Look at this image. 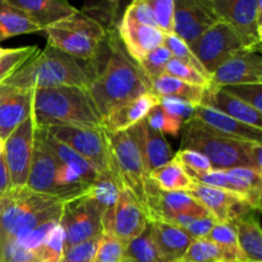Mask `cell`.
<instances>
[{"label":"cell","instance_id":"6da1fadb","mask_svg":"<svg viewBox=\"0 0 262 262\" xmlns=\"http://www.w3.org/2000/svg\"><path fill=\"white\" fill-rule=\"evenodd\" d=\"M107 49L109 55L104 68L99 74L92 76L87 89L101 120L120 105L151 92V84L137 64L130 60L118 32L110 33Z\"/></svg>","mask_w":262,"mask_h":262},{"label":"cell","instance_id":"7a4b0ae2","mask_svg":"<svg viewBox=\"0 0 262 262\" xmlns=\"http://www.w3.org/2000/svg\"><path fill=\"white\" fill-rule=\"evenodd\" d=\"M32 118L37 128H97L102 122L89 90L73 86L33 90Z\"/></svg>","mask_w":262,"mask_h":262},{"label":"cell","instance_id":"3957f363","mask_svg":"<svg viewBox=\"0 0 262 262\" xmlns=\"http://www.w3.org/2000/svg\"><path fill=\"white\" fill-rule=\"evenodd\" d=\"M91 79L90 72L77 59L46 45L4 82L12 89L26 91L60 86L89 89Z\"/></svg>","mask_w":262,"mask_h":262},{"label":"cell","instance_id":"277c9868","mask_svg":"<svg viewBox=\"0 0 262 262\" xmlns=\"http://www.w3.org/2000/svg\"><path fill=\"white\" fill-rule=\"evenodd\" d=\"M64 202L27 187L10 192L0 199V241L19 239L43 223L59 222Z\"/></svg>","mask_w":262,"mask_h":262},{"label":"cell","instance_id":"5b68a950","mask_svg":"<svg viewBox=\"0 0 262 262\" xmlns=\"http://www.w3.org/2000/svg\"><path fill=\"white\" fill-rule=\"evenodd\" d=\"M106 143L109 170L120 187L132 193L148 219L156 187L148 179L135 142L127 132H119L106 133Z\"/></svg>","mask_w":262,"mask_h":262},{"label":"cell","instance_id":"8992f818","mask_svg":"<svg viewBox=\"0 0 262 262\" xmlns=\"http://www.w3.org/2000/svg\"><path fill=\"white\" fill-rule=\"evenodd\" d=\"M181 148L202 154L211 164L212 169L228 170L233 168H250L253 142L233 140L212 132L211 129L192 118L183 125ZM261 145V143H260Z\"/></svg>","mask_w":262,"mask_h":262},{"label":"cell","instance_id":"52a82bcc","mask_svg":"<svg viewBox=\"0 0 262 262\" xmlns=\"http://www.w3.org/2000/svg\"><path fill=\"white\" fill-rule=\"evenodd\" d=\"M48 45L81 60H92L97 56L107 30L92 18L78 12L43 30Z\"/></svg>","mask_w":262,"mask_h":262},{"label":"cell","instance_id":"ba28073f","mask_svg":"<svg viewBox=\"0 0 262 262\" xmlns=\"http://www.w3.org/2000/svg\"><path fill=\"white\" fill-rule=\"evenodd\" d=\"M59 225L64 233V250L102 234L101 212L86 192L64 202Z\"/></svg>","mask_w":262,"mask_h":262},{"label":"cell","instance_id":"9c48e42d","mask_svg":"<svg viewBox=\"0 0 262 262\" xmlns=\"http://www.w3.org/2000/svg\"><path fill=\"white\" fill-rule=\"evenodd\" d=\"M189 49L209 73L210 78L215 69L233 55L241 51H250L242 37L224 20L211 26Z\"/></svg>","mask_w":262,"mask_h":262},{"label":"cell","instance_id":"30bf717a","mask_svg":"<svg viewBox=\"0 0 262 262\" xmlns=\"http://www.w3.org/2000/svg\"><path fill=\"white\" fill-rule=\"evenodd\" d=\"M220 20L232 26L250 51H260L262 41L261 0H210Z\"/></svg>","mask_w":262,"mask_h":262},{"label":"cell","instance_id":"8fae6325","mask_svg":"<svg viewBox=\"0 0 262 262\" xmlns=\"http://www.w3.org/2000/svg\"><path fill=\"white\" fill-rule=\"evenodd\" d=\"M43 129L89 161L97 173L109 170L106 133L102 127L79 128L56 125Z\"/></svg>","mask_w":262,"mask_h":262},{"label":"cell","instance_id":"7c38bea8","mask_svg":"<svg viewBox=\"0 0 262 262\" xmlns=\"http://www.w3.org/2000/svg\"><path fill=\"white\" fill-rule=\"evenodd\" d=\"M35 122L32 114L18 125L4 141V158L12 184V192L26 187L35 142Z\"/></svg>","mask_w":262,"mask_h":262},{"label":"cell","instance_id":"4fadbf2b","mask_svg":"<svg viewBox=\"0 0 262 262\" xmlns=\"http://www.w3.org/2000/svg\"><path fill=\"white\" fill-rule=\"evenodd\" d=\"M219 20L210 0H174L173 33L189 48Z\"/></svg>","mask_w":262,"mask_h":262},{"label":"cell","instance_id":"5bb4252c","mask_svg":"<svg viewBox=\"0 0 262 262\" xmlns=\"http://www.w3.org/2000/svg\"><path fill=\"white\" fill-rule=\"evenodd\" d=\"M58 166L59 163L43 142L41 130L36 128L32 158H31L30 171H28L26 187L36 193L59 197L66 201L71 200L68 199L66 192L59 187L58 182H56Z\"/></svg>","mask_w":262,"mask_h":262},{"label":"cell","instance_id":"9a60e30c","mask_svg":"<svg viewBox=\"0 0 262 262\" xmlns=\"http://www.w3.org/2000/svg\"><path fill=\"white\" fill-rule=\"evenodd\" d=\"M262 83V58L257 51H241L217 67L210 78L212 89Z\"/></svg>","mask_w":262,"mask_h":262},{"label":"cell","instance_id":"2e32d148","mask_svg":"<svg viewBox=\"0 0 262 262\" xmlns=\"http://www.w3.org/2000/svg\"><path fill=\"white\" fill-rule=\"evenodd\" d=\"M148 225V219L129 191L123 188L119 193L109 223L102 228V234L117 237L128 243L141 234Z\"/></svg>","mask_w":262,"mask_h":262},{"label":"cell","instance_id":"e0dca14e","mask_svg":"<svg viewBox=\"0 0 262 262\" xmlns=\"http://www.w3.org/2000/svg\"><path fill=\"white\" fill-rule=\"evenodd\" d=\"M188 193L196 199L217 223H232L242 216L246 210H251L242 196L224 189L193 183Z\"/></svg>","mask_w":262,"mask_h":262},{"label":"cell","instance_id":"ac0fdd59","mask_svg":"<svg viewBox=\"0 0 262 262\" xmlns=\"http://www.w3.org/2000/svg\"><path fill=\"white\" fill-rule=\"evenodd\" d=\"M127 133L133 140L140 152L141 160H142L143 168L147 176L174 158L171 147L163 133L151 128L145 119L128 129Z\"/></svg>","mask_w":262,"mask_h":262},{"label":"cell","instance_id":"d6986e66","mask_svg":"<svg viewBox=\"0 0 262 262\" xmlns=\"http://www.w3.org/2000/svg\"><path fill=\"white\" fill-rule=\"evenodd\" d=\"M193 118L217 135L233 138V140L262 145V129L243 124L214 107H210L205 104L197 105L194 107Z\"/></svg>","mask_w":262,"mask_h":262},{"label":"cell","instance_id":"ffe728a7","mask_svg":"<svg viewBox=\"0 0 262 262\" xmlns=\"http://www.w3.org/2000/svg\"><path fill=\"white\" fill-rule=\"evenodd\" d=\"M117 32L127 54L136 63L154 49L163 45L165 37V33L159 28L138 25L124 18L120 20Z\"/></svg>","mask_w":262,"mask_h":262},{"label":"cell","instance_id":"44dd1931","mask_svg":"<svg viewBox=\"0 0 262 262\" xmlns=\"http://www.w3.org/2000/svg\"><path fill=\"white\" fill-rule=\"evenodd\" d=\"M9 7L37 25L41 31L49 26L68 18L78 12L77 8L64 0H5Z\"/></svg>","mask_w":262,"mask_h":262},{"label":"cell","instance_id":"7402d4cb","mask_svg":"<svg viewBox=\"0 0 262 262\" xmlns=\"http://www.w3.org/2000/svg\"><path fill=\"white\" fill-rule=\"evenodd\" d=\"M159 104V99L152 94L142 95L127 104L120 105L115 110H113L101 123L102 129L106 133H119L127 132L137 123L143 120L151 109Z\"/></svg>","mask_w":262,"mask_h":262},{"label":"cell","instance_id":"603a6c76","mask_svg":"<svg viewBox=\"0 0 262 262\" xmlns=\"http://www.w3.org/2000/svg\"><path fill=\"white\" fill-rule=\"evenodd\" d=\"M201 104L207 105L210 107H214V109L229 115L230 118L243 123V124L257 128V129H262L261 113L256 112L250 105L245 104L239 99L230 95L229 92L224 91L223 89H212V87H209V89L205 90Z\"/></svg>","mask_w":262,"mask_h":262},{"label":"cell","instance_id":"cb8c5ba5","mask_svg":"<svg viewBox=\"0 0 262 262\" xmlns=\"http://www.w3.org/2000/svg\"><path fill=\"white\" fill-rule=\"evenodd\" d=\"M33 90H13L0 99V138L3 141L32 114Z\"/></svg>","mask_w":262,"mask_h":262},{"label":"cell","instance_id":"d4e9b609","mask_svg":"<svg viewBox=\"0 0 262 262\" xmlns=\"http://www.w3.org/2000/svg\"><path fill=\"white\" fill-rule=\"evenodd\" d=\"M205 207L188 192H161L156 188L151 201L148 222L160 220L170 223L174 217L188 212L200 211Z\"/></svg>","mask_w":262,"mask_h":262},{"label":"cell","instance_id":"484cf974","mask_svg":"<svg viewBox=\"0 0 262 262\" xmlns=\"http://www.w3.org/2000/svg\"><path fill=\"white\" fill-rule=\"evenodd\" d=\"M148 223L152 229L155 245L163 262H178L181 260L193 238L187 234L183 229L169 223L160 220Z\"/></svg>","mask_w":262,"mask_h":262},{"label":"cell","instance_id":"4316f807","mask_svg":"<svg viewBox=\"0 0 262 262\" xmlns=\"http://www.w3.org/2000/svg\"><path fill=\"white\" fill-rule=\"evenodd\" d=\"M122 189L117 178L113 176L112 171L107 170L97 174L96 179L86 191L87 196L95 202L101 212L102 228L109 223Z\"/></svg>","mask_w":262,"mask_h":262},{"label":"cell","instance_id":"83f0119b","mask_svg":"<svg viewBox=\"0 0 262 262\" xmlns=\"http://www.w3.org/2000/svg\"><path fill=\"white\" fill-rule=\"evenodd\" d=\"M239 250L247 262H262V232L257 219L242 215L232 222Z\"/></svg>","mask_w":262,"mask_h":262},{"label":"cell","instance_id":"f1b7e54d","mask_svg":"<svg viewBox=\"0 0 262 262\" xmlns=\"http://www.w3.org/2000/svg\"><path fill=\"white\" fill-rule=\"evenodd\" d=\"M38 129L41 130L43 142L48 146L50 152L53 154L55 160L58 161L60 165H68L72 166L73 169H76V170L81 174L82 178L84 179V182L91 186V183L96 179L97 174H99L96 169H95L89 161L84 160L81 155H78L76 151H73L72 148H69L68 146H66L64 143H61L60 141H58L56 138H54L53 136L49 135L43 128H38Z\"/></svg>","mask_w":262,"mask_h":262},{"label":"cell","instance_id":"f546056e","mask_svg":"<svg viewBox=\"0 0 262 262\" xmlns=\"http://www.w3.org/2000/svg\"><path fill=\"white\" fill-rule=\"evenodd\" d=\"M148 179L161 192H189L194 183L193 179L174 158L169 163L151 171Z\"/></svg>","mask_w":262,"mask_h":262},{"label":"cell","instance_id":"4dcf8cb0","mask_svg":"<svg viewBox=\"0 0 262 262\" xmlns=\"http://www.w3.org/2000/svg\"><path fill=\"white\" fill-rule=\"evenodd\" d=\"M205 90L206 89L204 87L186 83V82L168 76V74H163L151 83V92L158 99L159 97H176V99L191 102L194 106L202 102Z\"/></svg>","mask_w":262,"mask_h":262},{"label":"cell","instance_id":"1f68e13d","mask_svg":"<svg viewBox=\"0 0 262 262\" xmlns=\"http://www.w3.org/2000/svg\"><path fill=\"white\" fill-rule=\"evenodd\" d=\"M125 262H163L148 223L146 229L135 239L125 243Z\"/></svg>","mask_w":262,"mask_h":262},{"label":"cell","instance_id":"d6a6232c","mask_svg":"<svg viewBox=\"0 0 262 262\" xmlns=\"http://www.w3.org/2000/svg\"><path fill=\"white\" fill-rule=\"evenodd\" d=\"M41 28L31 22L26 15L9 7L5 2L4 7L0 8V42L7 38L26 33L40 32Z\"/></svg>","mask_w":262,"mask_h":262},{"label":"cell","instance_id":"836d02e7","mask_svg":"<svg viewBox=\"0 0 262 262\" xmlns=\"http://www.w3.org/2000/svg\"><path fill=\"white\" fill-rule=\"evenodd\" d=\"M206 239L211 241L224 252L225 262H247L239 250L237 233L232 223H217Z\"/></svg>","mask_w":262,"mask_h":262},{"label":"cell","instance_id":"e575fe53","mask_svg":"<svg viewBox=\"0 0 262 262\" xmlns=\"http://www.w3.org/2000/svg\"><path fill=\"white\" fill-rule=\"evenodd\" d=\"M171 58L173 56H171L170 51L165 46L161 45L159 48L154 49L152 51H150L147 55L143 56L136 64L138 66L140 71L142 72L145 78L148 81V83L151 84L155 79L165 74L166 64Z\"/></svg>","mask_w":262,"mask_h":262},{"label":"cell","instance_id":"d590c367","mask_svg":"<svg viewBox=\"0 0 262 262\" xmlns=\"http://www.w3.org/2000/svg\"><path fill=\"white\" fill-rule=\"evenodd\" d=\"M178 262H225L224 252L211 241L193 239Z\"/></svg>","mask_w":262,"mask_h":262},{"label":"cell","instance_id":"8d00e7d4","mask_svg":"<svg viewBox=\"0 0 262 262\" xmlns=\"http://www.w3.org/2000/svg\"><path fill=\"white\" fill-rule=\"evenodd\" d=\"M38 51L40 49L37 46H23L17 49L0 48V74L12 76Z\"/></svg>","mask_w":262,"mask_h":262},{"label":"cell","instance_id":"74e56055","mask_svg":"<svg viewBox=\"0 0 262 262\" xmlns=\"http://www.w3.org/2000/svg\"><path fill=\"white\" fill-rule=\"evenodd\" d=\"M145 120L151 128H154L158 132L163 133V135H170L173 137H177L179 132L183 128L184 122H182L178 118L173 117L169 114L161 105H155L152 109L148 112L146 115Z\"/></svg>","mask_w":262,"mask_h":262},{"label":"cell","instance_id":"f35d334b","mask_svg":"<svg viewBox=\"0 0 262 262\" xmlns=\"http://www.w3.org/2000/svg\"><path fill=\"white\" fill-rule=\"evenodd\" d=\"M64 253V233L60 225L51 229L42 245L35 252V258L38 262H59Z\"/></svg>","mask_w":262,"mask_h":262},{"label":"cell","instance_id":"ab89813d","mask_svg":"<svg viewBox=\"0 0 262 262\" xmlns=\"http://www.w3.org/2000/svg\"><path fill=\"white\" fill-rule=\"evenodd\" d=\"M163 45L165 46L169 51H170L173 58H176V59H178V60L183 61V63L188 64L189 67H192V68L196 69L197 72H200L202 76H205L206 78L210 79L209 73L205 71V68L202 67V64L200 63L199 59L196 58V55L192 53V50L189 49V46L187 45V43L184 42L182 38H179L178 36H176L174 33H169V35H165V37H164Z\"/></svg>","mask_w":262,"mask_h":262},{"label":"cell","instance_id":"60d3db41","mask_svg":"<svg viewBox=\"0 0 262 262\" xmlns=\"http://www.w3.org/2000/svg\"><path fill=\"white\" fill-rule=\"evenodd\" d=\"M125 243L110 234H101L92 262H125Z\"/></svg>","mask_w":262,"mask_h":262},{"label":"cell","instance_id":"b9f144b4","mask_svg":"<svg viewBox=\"0 0 262 262\" xmlns=\"http://www.w3.org/2000/svg\"><path fill=\"white\" fill-rule=\"evenodd\" d=\"M165 74L174 77L177 79H181V81L186 82V83L193 84V86L204 87V89H209L210 86L209 78L202 76L200 72H197L196 69L189 67L188 64L183 63V61L178 60L176 58H171L168 61L165 68Z\"/></svg>","mask_w":262,"mask_h":262},{"label":"cell","instance_id":"7bdbcfd3","mask_svg":"<svg viewBox=\"0 0 262 262\" xmlns=\"http://www.w3.org/2000/svg\"><path fill=\"white\" fill-rule=\"evenodd\" d=\"M223 90L262 114V83L237 84L223 87Z\"/></svg>","mask_w":262,"mask_h":262},{"label":"cell","instance_id":"ee69618b","mask_svg":"<svg viewBox=\"0 0 262 262\" xmlns=\"http://www.w3.org/2000/svg\"><path fill=\"white\" fill-rule=\"evenodd\" d=\"M152 8L156 27L165 35L174 31V0H148Z\"/></svg>","mask_w":262,"mask_h":262},{"label":"cell","instance_id":"f6af8a7d","mask_svg":"<svg viewBox=\"0 0 262 262\" xmlns=\"http://www.w3.org/2000/svg\"><path fill=\"white\" fill-rule=\"evenodd\" d=\"M35 253L23 247L17 239L0 241V262H33Z\"/></svg>","mask_w":262,"mask_h":262},{"label":"cell","instance_id":"bcb514c9","mask_svg":"<svg viewBox=\"0 0 262 262\" xmlns=\"http://www.w3.org/2000/svg\"><path fill=\"white\" fill-rule=\"evenodd\" d=\"M123 18L130 20V22L138 23V25L158 28L152 8L148 4V0H135V2L130 3L125 9Z\"/></svg>","mask_w":262,"mask_h":262},{"label":"cell","instance_id":"7dc6e473","mask_svg":"<svg viewBox=\"0 0 262 262\" xmlns=\"http://www.w3.org/2000/svg\"><path fill=\"white\" fill-rule=\"evenodd\" d=\"M100 237L64 250L63 257L59 262H92L94 261L95 251H96Z\"/></svg>","mask_w":262,"mask_h":262},{"label":"cell","instance_id":"c3c4849f","mask_svg":"<svg viewBox=\"0 0 262 262\" xmlns=\"http://www.w3.org/2000/svg\"><path fill=\"white\" fill-rule=\"evenodd\" d=\"M177 161L181 164L186 171H207L211 170V164L202 154L193 150L181 148L174 156Z\"/></svg>","mask_w":262,"mask_h":262},{"label":"cell","instance_id":"681fc988","mask_svg":"<svg viewBox=\"0 0 262 262\" xmlns=\"http://www.w3.org/2000/svg\"><path fill=\"white\" fill-rule=\"evenodd\" d=\"M159 105H161L169 114L184 123L193 118L194 107H196L191 102L176 97H159Z\"/></svg>","mask_w":262,"mask_h":262},{"label":"cell","instance_id":"f907efd6","mask_svg":"<svg viewBox=\"0 0 262 262\" xmlns=\"http://www.w3.org/2000/svg\"><path fill=\"white\" fill-rule=\"evenodd\" d=\"M59 224V222H48L43 223V224L38 225L37 228L32 229L31 232H28L27 234L23 235L22 238L17 239L20 245L25 248L30 250L31 252L35 253L37 251V248L42 245V242L45 241V238L48 237L49 233L51 232L54 227Z\"/></svg>","mask_w":262,"mask_h":262},{"label":"cell","instance_id":"816d5d0a","mask_svg":"<svg viewBox=\"0 0 262 262\" xmlns=\"http://www.w3.org/2000/svg\"><path fill=\"white\" fill-rule=\"evenodd\" d=\"M216 224V220L211 215H207V216L201 217V219H197L196 222H193L191 225L184 228L183 230L187 234L191 235L193 239H204V238L209 235V233L211 232L212 228Z\"/></svg>","mask_w":262,"mask_h":262},{"label":"cell","instance_id":"f5cc1de1","mask_svg":"<svg viewBox=\"0 0 262 262\" xmlns=\"http://www.w3.org/2000/svg\"><path fill=\"white\" fill-rule=\"evenodd\" d=\"M10 192H12V184H10V178L4 158L2 155L0 156V199L9 194Z\"/></svg>","mask_w":262,"mask_h":262},{"label":"cell","instance_id":"db71d44e","mask_svg":"<svg viewBox=\"0 0 262 262\" xmlns=\"http://www.w3.org/2000/svg\"><path fill=\"white\" fill-rule=\"evenodd\" d=\"M13 90L14 89H12V87L8 86L4 81L0 82V99H2V97H4L7 94H9L10 91H13Z\"/></svg>","mask_w":262,"mask_h":262},{"label":"cell","instance_id":"11a10c76","mask_svg":"<svg viewBox=\"0 0 262 262\" xmlns=\"http://www.w3.org/2000/svg\"><path fill=\"white\" fill-rule=\"evenodd\" d=\"M3 152H4V141L0 138V156L3 155Z\"/></svg>","mask_w":262,"mask_h":262},{"label":"cell","instance_id":"9f6ffc18","mask_svg":"<svg viewBox=\"0 0 262 262\" xmlns=\"http://www.w3.org/2000/svg\"><path fill=\"white\" fill-rule=\"evenodd\" d=\"M4 4H5V0H0V8L4 7Z\"/></svg>","mask_w":262,"mask_h":262}]
</instances>
